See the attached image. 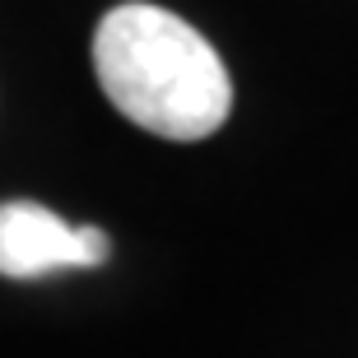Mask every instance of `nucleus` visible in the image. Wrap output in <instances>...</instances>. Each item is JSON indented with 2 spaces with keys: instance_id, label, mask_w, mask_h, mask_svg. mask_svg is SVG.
<instances>
[{
  "instance_id": "f03ea898",
  "label": "nucleus",
  "mask_w": 358,
  "mask_h": 358,
  "mask_svg": "<svg viewBox=\"0 0 358 358\" xmlns=\"http://www.w3.org/2000/svg\"><path fill=\"white\" fill-rule=\"evenodd\" d=\"M107 252H112V242L103 228H75L38 200H5L0 205V275L5 279L93 270L107 261Z\"/></svg>"
},
{
  "instance_id": "f257e3e1",
  "label": "nucleus",
  "mask_w": 358,
  "mask_h": 358,
  "mask_svg": "<svg viewBox=\"0 0 358 358\" xmlns=\"http://www.w3.org/2000/svg\"><path fill=\"white\" fill-rule=\"evenodd\" d=\"M93 70L107 103L149 135L191 145L233 112V80L196 28L163 5H117L93 33Z\"/></svg>"
}]
</instances>
